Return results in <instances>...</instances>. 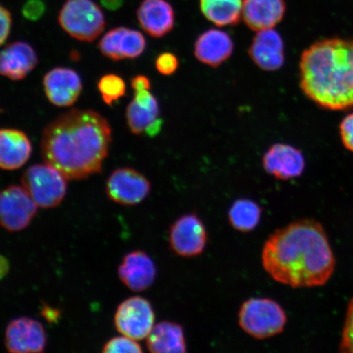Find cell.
<instances>
[{
    "mask_svg": "<svg viewBox=\"0 0 353 353\" xmlns=\"http://www.w3.org/2000/svg\"><path fill=\"white\" fill-rule=\"evenodd\" d=\"M44 92L48 101L59 108H68L77 103L83 90L81 77L76 70L56 68L43 79Z\"/></svg>",
    "mask_w": 353,
    "mask_h": 353,
    "instance_id": "4fadbf2b",
    "label": "cell"
},
{
    "mask_svg": "<svg viewBox=\"0 0 353 353\" xmlns=\"http://www.w3.org/2000/svg\"><path fill=\"white\" fill-rule=\"evenodd\" d=\"M60 312L56 308L48 306L47 304H44L42 308L41 315L50 323H54L59 320Z\"/></svg>",
    "mask_w": 353,
    "mask_h": 353,
    "instance_id": "836d02e7",
    "label": "cell"
},
{
    "mask_svg": "<svg viewBox=\"0 0 353 353\" xmlns=\"http://www.w3.org/2000/svg\"><path fill=\"white\" fill-rule=\"evenodd\" d=\"M151 183L140 172L132 168H120L110 175L105 192L110 201L122 205L140 204L151 192Z\"/></svg>",
    "mask_w": 353,
    "mask_h": 353,
    "instance_id": "9c48e42d",
    "label": "cell"
},
{
    "mask_svg": "<svg viewBox=\"0 0 353 353\" xmlns=\"http://www.w3.org/2000/svg\"><path fill=\"white\" fill-rule=\"evenodd\" d=\"M59 23L72 38L91 43L104 32L107 21L94 0H66L59 12Z\"/></svg>",
    "mask_w": 353,
    "mask_h": 353,
    "instance_id": "5b68a950",
    "label": "cell"
},
{
    "mask_svg": "<svg viewBox=\"0 0 353 353\" xmlns=\"http://www.w3.org/2000/svg\"><path fill=\"white\" fill-rule=\"evenodd\" d=\"M21 181L22 187L35 204L43 209L59 205L68 192L65 176L46 163L29 167L22 174Z\"/></svg>",
    "mask_w": 353,
    "mask_h": 353,
    "instance_id": "8992f818",
    "label": "cell"
},
{
    "mask_svg": "<svg viewBox=\"0 0 353 353\" xmlns=\"http://www.w3.org/2000/svg\"><path fill=\"white\" fill-rule=\"evenodd\" d=\"M10 271V262L3 255H0V280L8 274Z\"/></svg>",
    "mask_w": 353,
    "mask_h": 353,
    "instance_id": "8d00e7d4",
    "label": "cell"
},
{
    "mask_svg": "<svg viewBox=\"0 0 353 353\" xmlns=\"http://www.w3.org/2000/svg\"><path fill=\"white\" fill-rule=\"evenodd\" d=\"M300 87L320 108L344 110L353 108V39H325L303 52Z\"/></svg>",
    "mask_w": 353,
    "mask_h": 353,
    "instance_id": "3957f363",
    "label": "cell"
},
{
    "mask_svg": "<svg viewBox=\"0 0 353 353\" xmlns=\"http://www.w3.org/2000/svg\"><path fill=\"white\" fill-rule=\"evenodd\" d=\"M125 0H101V6L109 11H117L123 6Z\"/></svg>",
    "mask_w": 353,
    "mask_h": 353,
    "instance_id": "e575fe53",
    "label": "cell"
},
{
    "mask_svg": "<svg viewBox=\"0 0 353 353\" xmlns=\"http://www.w3.org/2000/svg\"><path fill=\"white\" fill-rule=\"evenodd\" d=\"M262 208L250 199H239L228 210V221L231 226L241 232L254 230L261 220Z\"/></svg>",
    "mask_w": 353,
    "mask_h": 353,
    "instance_id": "d4e9b609",
    "label": "cell"
},
{
    "mask_svg": "<svg viewBox=\"0 0 353 353\" xmlns=\"http://www.w3.org/2000/svg\"><path fill=\"white\" fill-rule=\"evenodd\" d=\"M142 347L137 341L131 338L125 336H117L110 339V341L105 343L103 348V352H143Z\"/></svg>",
    "mask_w": 353,
    "mask_h": 353,
    "instance_id": "4316f807",
    "label": "cell"
},
{
    "mask_svg": "<svg viewBox=\"0 0 353 353\" xmlns=\"http://www.w3.org/2000/svg\"><path fill=\"white\" fill-rule=\"evenodd\" d=\"M39 63L37 51L30 43L16 41L0 51V76L21 81L33 72Z\"/></svg>",
    "mask_w": 353,
    "mask_h": 353,
    "instance_id": "2e32d148",
    "label": "cell"
},
{
    "mask_svg": "<svg viewBox=\"0 0 353 353\" xmlns=\"http://www.w3.org/2000/svg\"><path fill=\"white\" fill-rule=\"evenodd\" d=\"M139 23L153 38H162L173 30L175 13L166 0H143L137 10Z\"/></svg>",
    "mask_w": 353,
    "mask_h": 353,
    "instance_id": "ac0fdd59",
    "label": "cell"
},
{
    "mask_svg": "<svg viewBox=\"0 0 353 353\" xmlns=\"http://www.w3.org/2000/svg\"><path fill=\"white\" fill-rule=\"evenodd\" d=\"M145 48L144 35L125 26L110 30L99 43L101 54L114 61L135 59L143 54Z\"/></svg>",
    "mask_w": 353,
    "mask_h": 353,
    "instance_id": "7c38bea8",
    "label": "cell"
},
{
    "mask_svg": "<svg viewBox=\"0 0 353 353\" xmlns=\"http://www.w3.org/2000/svg\"><path fill=\"white\" fill-rule=\"evenodd\" d=\"M147 347L153 353L187 352L183 326L174 321H163L153 326L147 338Z\"/></svg>",
    "mask_w": 353,
    "mask_h": 353,
    "instance_id": "603a6c76",
    "label": "cell"
},
{
    "mask_svg": "<svg viewBox=\"0 0 353 353\" xmlns=\"http://www.w3.org/2000/svg\"><path fill=\"white\" fill-rule=\"evenodd\" d=\"M46 11V6L42 0H28L22 7L21 12L26 20L38 21Z\"/></svg>",
    "mask_w": 353,
    "mask_h": 353,
    "instance_id": "f546056e",
    "label": "cell"
},
{
    "mask_svg": "<svg viewBox=\"0 0 353 353\" xmlns=\"http://www.w3.org/2000/svg\"><path fill=\"white\" fill-rule=\"evenodd\" d=\"M244 0H200L201 10L207 19L218 26H236L242 16Z\"/></svg>",
    "mask_w": 353,
    "mask_h": 353,
    "instance_id": "cb8c5ba5",
    "label": "cell"
},
{
    "mask_svg": "<svg viewBox=\"0 0 353 353\" xmlns=\"http://www.w3.org/2000/svg\"><path fill=\"white\" fill-rule=\"evenodd\" d=\"M285 10V0H244L242 17L250 29L260 32L279 24Z\"/></svg>",
    "mask_w": 353,
    "mask_h": 353,
    "instance_id": "d6986e66",
    "label": "cell"
},
{
    "mask_svg": "<svg viewBox=\"0 0 353 353\" xmlns=\"http://www.w3.org/2000/svg\"><path fill=\"white\" fill-rule=\"evenodd\" d=\"M251 60L266 72H275L284 65L285 44L276 30H260L255 35L249 48Z\"/></svg>",
    "mask_w": 353,
    "mask_h": 353,
    "instance_id": "e0dca14e",
    "label": "cell"
},
{
    "mask_svg": "<svg viewBox=\"0 0 353 353\" xmlns=\"http://www.w3.org/2000/svg\"><path fill=\"white\" fill-rule=\"evenodd\" d=\"M112 143V130L94 110L72 109L46 127L41 154L46 164L68 180L100 174Z\"/></svg>",
    "mask_w": 353,
    "mask_h": 353,
    "instance_id": "7a4b0ae2",
    "label": "cell"
},
{
    "mask_svg": "<svg viewBox=\"0 0 353 353\" xmlns=\"http://www.w3.org/2000/svg\"><path fill=\"white\" fill-rule=\"evenodd\" d=\"M160 108L154 96L149 90L135 92L134 99L126 109L127 125L132 134L139 135L157 121Z\"/></svg>",
    "mask_w": 353,
    "mask_h": 353,
    "instance_id": "7402d4cb",
    "label": "cell"
},
{
    "mask_svg": "<svg viewBox=\"0 0 353 353\" xmlns=\"http://www.w3.org/2000/svg\"><path fill=\"white\" fill-rule=\"evenodd\" d=\"M238 321L241 328L254 339H265L283 332L286 313L271 299L253 298L242 304Z\"/></svg>",
    "mask_w": 353,
    "mask_h": 353,
    "instance_id": "277c9868",
    "label": "cell"
},
{
    "mask_svg": "<svg viewBox=\"0 0 353 353\" xmlns=\"http://www.w3.org/2000/svg\"><path fill=\"white\" fill-rule=\"evenodd\" d=\"M339 352L353 353V298L348 303L345 321H344Z\"/></svg>",
    "mask_w": 353,
    "mask_h": 353,
    "instance_id": "83f0119b",
    "label": "cell"
},
{
    "mask_svg": "<svg viewBox=\"0 0 353 353\" xmlns=\"http://www.w3.org/2000/svg\"><path fill=\"white\" fill-rule=\"evenodd\" d=\"M38 205L23 187L12 185L0 192V226L8 232L28 228L37 214Z\"/></svg>",
    "mask_w": 353,
    "mask_h": 353,
    "instance_id": "ba28073f",
    "label": "cell"
},
{
    "mask_svg": "<svg viewBox=\"0 0 353 353\" xmlns=\"http://www.w3.org/2000/svg\"><path fill=\"white\" fill-rule=\"evenodd\" d=\"M206 228L195 214L183 215L172 225L169 242L170 249L184 258L201 255L207 244Z\"/></svg>",
    "mask_w": 353,
    "mask_h": 353,
    "instance_id": "30bf717a",
    "label": "cell"
},
{
    "mask_svg": "<svg viewBox=\"0 0 353 353\" xmlns=\"http://www.w3.org/2000/svg\"><path fill=\"white\" fill-rule=\"evenodd\" d=\"M339 134L344 147L353 152V113L344 117L339 125Z\"/></svg>",
    "mask_w": 353,
    "mask_h": 353,
    "instance_id": "4dcf8cb0",
    "label": "cell"
},
{
    "mask_svg": "<svg viewBox=\"0 0 353 353\" xmlns=\"http://www.w3.org/2000/svg\"><path fill=\"white\" fill-rule=\"evenodd\" d=\"M98 88L105 104L112 105L126 94V83L118 74H108L101 77Z\"/></svg>",
    "mask_w": 353,
    "mask_h": 353,
    "instance_id": "484cf974",
    "label": "cell"
},
{
    "mask_svg": "<svg viewBox=\"0 0 353 353\" xmlns=\"http://www.w3.org/2000/svg\"><path fill=\"white\" fill-rule=\"evenodd\" d=\"M131 85L135 92L150 90L151 81L145 76H136L131 79Z\"/></svg>",
    "mask_w": 353,
    "mask_h": 353,
    "instance_id": "d6a6232c",
    "label": "cell"
},
{
    "mask_svg": "<svg viewBox=\"0 0 353 353\" xmlns=\"http://www.w3.org/2000/svg\"><path fill=\"white\" fill-rule=\"evenodd\" d=\"M263 166L268 174L280 180L299 178L305 169L303 154L292 145L277 143L264 154Z\"/></svg>",
    "mask_w": 353,
    "mask_h": 353,
    "instance_id": "9a60e30c",
    "label": "cell"
},
{
    "mask_svg": "<svg viewBox=\"0 0 353 353\" xmlns=\"http://www.w3.org/2000/svg\"><path fill=\"white\" fill-rule=\"evenodd\" d=\"M4 343L12 353L43 352L47 346L46 332L41 322L19 317L8 323Z\"/></svg>",
    "mask_w": 353,
    "mask_h": 353,
    "instance_id": "8fae6325",
    "label": "cell"
},
{
    "mask_svg": "<svg viewBox=\"0 0 353 353\" xmlns=\"http://www.w3.org/2000/svg\"><path fill=\"white\" fill-rule=\"evenodd\" d=\"M234 43L229 35L217 29L202 33L195 43V56L203 64L218 68L232 54Z\"/></svg>",
    "mask_w": 353,
    "mask_h": 353,
    "instance_id": "ffe728a7",
    "label": "cell"
},
{
    "mask_svg": "<svg viewBox=\"0 0 353 353\" xmlns=\"http://www.w3.org/2000/svg\"><path fill=\"white\" fill-rule=\"evenodd\" d=\"M262 263L273 280L293 288L325 285L336 266L325 228L312 219L273 232L263 245Z\"/></svg>",
    "mask_w": 353,
    "mask_h": 353,
    "instance_id": "6da1fadb",
    "label": "cell"
},
{
    "mask_svg": "<svg viewBox=\"0 0 353 353\" xmlns=\"http://www.w3.org/2000/svg\"><path fill=\"white\" fill-rule=\"evenodd\" d=\"M114 326L125 336L140 341L147 339L154 323V312L147 299L134 296L118 306L114 317Z\"/></svg>",
    "mask_w": 353,
    "mask_h": 353,
    "instance_id": "52a82bcc",
    "label": "cell"
},
{
    "mask_svg": "<svg viewBox=\"0 0 353 353\" xmlns=\"http://www.w3.org/2000/svg\"><path fill=\"white\" fill-rule=\"evenodd\" d=\"M32 144L28 136L16 129H0V168L16 170L29 161Z\"/></svg>",
    "mask_w": 353,
    "mask_h": 353,
    "instance_id": "44dd1931",
    "label": "cell"
},
{
    "mask_svg": "<svg viewBox=\"0 0 353 353\" xmlns=\"http://www.w3.org/2000/svg\"><path fill=\"white\" fill-rule=\"evenodd\" d=\"M12 25L11 12L0 3V46L10 37Z\"/></svg>",
    "mask_w": 353,
    "mask_h": 353,
    "instance_id": "1f68e13d",
    "label": "cell"
},
{
    "mask_svg": "<svg viewBox=\"0 0 353 353\" xmlns=\"http://www.w3.org/2000/svg\"><path fill=\"white\" fill-rule=\"evenodd\" d=\"M157 274L153 260L142 250L127 254L118 268L119 278L123 284L134 292L149 289L156 281Z\"/></svg>",
    "mask_w": 353,
    "mask_h": 353,
    "instance_id": "5bb4252c",
    "label": "cell"
},
{
    "mask_svg": "<svg viewBox=\"0 0 353 353\" xmlns=\"http://www.w3.org/2000/svg\"><path fill=\"white\" fill-rule=\"evenodd\" d=\"M162 123L163 121L161 119L159 118L157 121H154L152 123L151 125H149L148 127V129L145 130V134H147L148 137H151V138H153V137L157 136L159 132H161V128H162Z\"/></svg>",
    "mask_w": 353,
    "mask_h": 353,
    "instance_id": "d590c367",
    "label": "cell"
},
{
    "mask_svg": "<svg viewBox=\"0 0 353 353\" xmlns=\"http://www.w3.org/2000/svg\"><path fill=\"white\" fill-rule=\"evenodd\" d=\"M156 68L164 76H171L179 68V59L171 52H164L159 55L156 61Z\"/></svg>",
    "mask_w": 353,
    "mask_h": 353,
    "instance_id": "f1b7e54d",
    "label": "cell"
}]
</instances>
